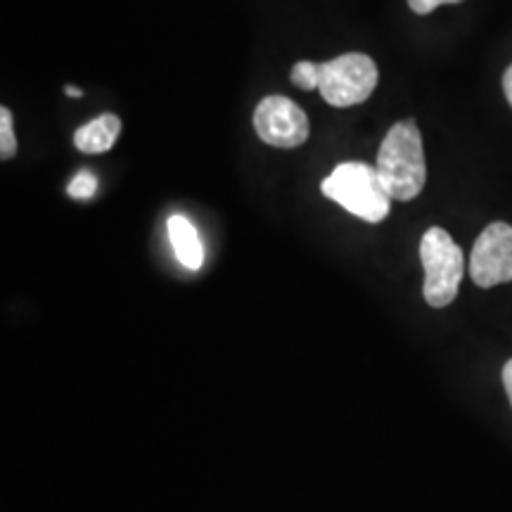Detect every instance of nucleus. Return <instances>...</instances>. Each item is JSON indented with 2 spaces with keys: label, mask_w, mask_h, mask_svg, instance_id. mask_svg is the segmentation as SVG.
<instances>
[{
  "label": "nucleus",
  "mask_w": 512,
  "mask_h": 512,
  "mask_svg": "<svg viewBox=\"0 0 512 512\" xmlns=\"http://www.w3.org/2000/svg\"><path fill=\"white\" fill-rule=\"evenodd\" d=\"M377 174L392 200L411 202L427 183L425 147L422 133L413 119L394 124L377 152Z\"/></svg>",
  "instance_id": "1"
},
{
  "label": "nucleus",
  "mask_w": 512,
  "mask_h": 512,
  "mask_svg": "<svg viewBox=\"0 0 512 512\" xmlns=\"http://www.w3.org/2000/svg\"><path fill=\"white\" fill-rule=\"evenodd\" d=\"M325 197L337 202L349 214L368 223H380L392 209V195L384 188L377 166L363 162H344L320 185Z\"/></svg>",
  "instance_id": "2"
},
{
  "label": "nucleus",
  "mask_w": 512,
  "mask_h": 512,
  "mask_svg": "<svg viewBox=\"0 0 512 512\" xmlns=\"http://www.w3.org/2000/svg\"><path fill=\"white\" fill-rule=\"evenodd\" d=\"M420 259L425 268V285H422L425 302L432 309L453 304L465 273V259L456 240L444 228H430L422 235Z\"/></svg>",
  "instance_id": "3"
},
{
  "label": "nucleus",
  "mask_w": 512,
  "mask_h": 512,
  "mask_svg": "<svg viewBox=\"0 0 512 512\" xmlns=\"http://www.w3.org/2000/svg\"><path fill=\"white\" fill-rule=\"evenodd\" d=\"M377 79L380 74L375 60L363 53H347L318 64V91L332 107L366 102L375 91Z\"/></svg>",
  "instance_id": "4"
},
{
  "label": "nucleus",
  "mask_w": 512,
  "mask_h": 512,
  "mask_svg": "<svg viewBox=\"0 0 512 512\" xmlns=\"http://www.w3.org/2000/svg\"><path fill=\"white\" fill-rule=\"evenodd\" d=\"M256 136L266 145L294 150L309 140V119L304 110L285 95H266L254 110Z\"/></svg>",
  "instance_id": "5"
},
{
  "label": "nucleus",
  "mask_w": 512,
  "mask_h": 512,
  "mask_svg": "<svg viewBox=\"0 0 512 512\" xmlns=\"http://www.w3.org/2000/svg\"><path fill=\"white\" fill-rule=\"evenodd\" d=\"M470 275L477 287L510 283L512 280V226L496 221L486 226L470 254Z\"/></svg>",
  "instance_id": "6"
},
{
  "label": "nucleus",
  "mask_w": 512,
  "mask_h": 512,
  "mask_svg": "<svg viewBox=\"0 0 512 512\" xmlns=\"http://www.w3.org/2000/svg\"><path fill=\"white\" fill-rule=\"evenodd\" d=\"M121 133V119L117 114H100L88 124H83L79 131L74 133L76 150L86 152V155H100V152H110L114 143H117Z\"/></svg>",
  "instance_id": "7"
},
{
  "label": "nucleus",
  "mask_w": 512,
  "mask_h": 512,
  "mask_svg": "<svg viewBox=\"0 0 512 512\" xmlns=\"http://www.w3.org/2000/svg\"><path fill=\"white\" fill-rule=\"evenodd\" d=\"M166 230H169V240H171V247H174V252H176V259L181 261L185 268H190V271L202 268L204 247H202L200 235H197L195 226H192V223L185 219L183 214H174V216H169V221H166Z\"/></svg>",
  "instance_id": "8"
},
{
  "label": "nucleus",
  "mask_w": 512,
  "mask_h": 512,
  "mask_svg": "<svg viewBox=\"0 0 512 512\" xmlns=\"http://www.w3.org/2000/svg\"><path fill=\"white\" fill-rule=\"evenodd\" d=\"M17 155V138L12 128V112L8 107H0V159L8 162Z\"/></svg>",
  "instance_id": "9"
},
{
  "label": "nucleus",
  "mask_w": 512,
  "mask_h": 512,
  "mask_svg": "<svg viewBox=\"0 0 512 512\" xmlns=\"http://www.w3.org/2000/svg\"><path fill=\"white\" fill-rule=\"evenodd\" d=\"M292 83L297 88H302V91H313V88H318V64L316 62H309V60H302L297 62L292 67Z\"/></svg>",
  "instance_id": "10"
},
{
  "label": "nucleus",
  "mask_w": 512,
  "mask_h": 512,
  "mask_svg": "<svg viewBox=\"0 0 512 512\" xmlns=\"http://www.w3.org/2000/svg\"><path fill=\"white\" fill-rule=\"evenodd\" d=\"M95 190H98V178L91 171H79L67 188L69 197H74V200H88L95 195Z\"/></svg>",
  "instance_id": "11"
},
{
  "label": "nucleus",
  "mask_w": 512,
  "mask_h": 512,
  "mask_svg": "<svg viewBox=\"0 0 512 512\" xmlns=\"http://www.w3.org/2000/svg\"><path fill=\"white\" fill-rule=\"evenodd\" d=\"M463 3V0H408V8H411L415 15H430L441 5H456Z\"/></svg>",
  "instance_id": "12"
},
{
  "label": "nucleus",
  "mask_w": 512,
  "mask_h": 512,
  "mask_svg": "<svg viewBox=\"0 0 512 512\" xmlns=\"http://www.w3.org/2000/svg\"><path fill=\"white\" fill-rule=\"evenodd\" d=\"M503 387H505V392H508V399L512 403V358L505 363V368H503Z\"/></svg>",
  "instance_id": "13"
},
{
  "label": "nucleus",
  "mask_w": 512,
  "mask_h": 512,
  "mask_svg": "<svg viewBox=\"0 0 512 512\" xmlns=\"http://www.w3.org/2000/svg\"><path fill=\"white\" fill-rule=\"evenodd\" d=\"M503 91H505V98H508L510 107H512V64L508 69H505V74H503Z\"/></svg>",
  "instance_id": "14"
},
{
  "label": "nucleus",
  "mask_w": 512,
  "mask_h": 512,
  "mask_svg": "<svg viewBox=\"0 0 512 512\" xmlns=\"http://www.w3.org/2000/svg\"><path fill=\"white\" fill-rule=\"evenodd\" d=\"M64 93H67L69 95V98H81V88H76V86H67V88H64Z\"/></svg>",
  "instance_id": "15"
}]
</instances>
